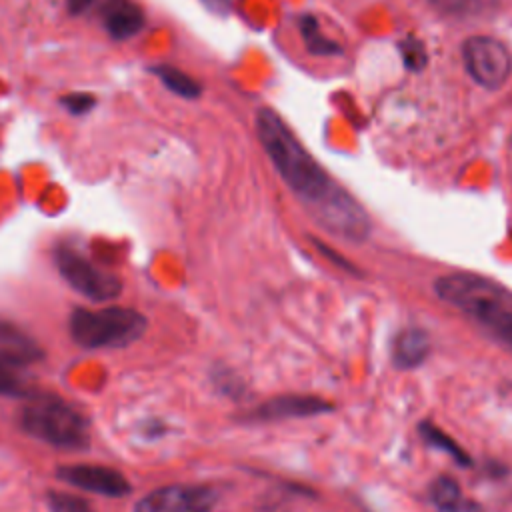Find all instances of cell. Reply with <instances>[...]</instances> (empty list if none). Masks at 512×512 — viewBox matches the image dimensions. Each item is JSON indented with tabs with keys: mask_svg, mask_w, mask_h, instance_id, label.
<instances>
[{
	"mask_svg": "<svg viewBox=\"0 0 512 512\" xmlns=\"http://www.w3.org/2000/svg\"><path fill=\"white\" fill-rule=\"evenodd\" d=\"M332 410L330 402L318 396H304V394H286L270 398L268 402L260 404L252 418L258 422H272V420H288V418H306L318 416Z\"/></svg>",
	"mask_w": 512,
	"mask_h": 512,
	"instance_id": "cell-9",
	"label": "cell"
},
{
	"mask_svg": "<svg viewBox=\"0 0 512 512\" xmlns=\"http://www.w3.org/2000/svg\"><path fill=\"white\" fill-rule=\"evenodd\" d=\"M48 500V508L50 512H94L86 500L74 496V494H68V492H48L46 496Z\"/></svg>",
	"mask_w": 512,
	"mask_h": 512,
	"instance_id": "cell-17",
	"label": "cell"
},
{
	"mask_svg": "<svg viewBox=\"0 0 512 512\" xmlns=\"http://www.w3.org/2000/svg\"><path fill=\"white\" fill-rule=\"evenodd\" d=\"M92 4H94V0H66L68 12H70V14H74V16L84 14Z\"/></svg>",
	"mask_w": 512,
	"mask_h": 512,
	"instance_id": "cell-20",
	"label": "cell"
},
{
	"mask_svg": "<svg viewBox=\"0 0 512 512\" xmlns=\"http://www.w3.org/2000/svg\"><path fill=\"white\" fill-rule=\"evenodd\" d=\"M42 358L40 346L18 326L0 318V362L30 364Z\"/></svg>",
	"mask_w": 512,
	"mask_h": 512,
	"instance_id": "cell-11",
	"label": "cell"
},
{
	"mask_svg": "<svg viewBox=\"0 0 512 512\" xmlns=\"http://www.w3.org/2000/svg\"><path fill=\"white\" fill-rule=\"evenodd\" d=\"M62 106L70 114L82 116V114H88L96 106V98H94V94H88V92H70L62 98Z\"/></svg>",
	"mask_w": 512,
	"mask_h": 512,
	"instance_id": "cell-18",
	"label": "cell"
},
{
	"mask_svg": "<svg viewBox=\"0 0 512 512\" xmlns=\"http://www.w3.org/2000/svg\"><path fill=\"white\" fill-rule=\"evenodd\" d=\"M216 492L208 486L170 484L148 492L134 506V512H210Z\"/></svg>",
	"mask_w": 512,
	"mask_h": 512,
	"instance_id": "cell-7",
	"label": "cell"
},
{
	"mask_svg": "<svg viewBox=\"0 0 512 512\" xmlns=\"http://www.w3.org/2000/svg\"><path fill=\"white\" fill-rule=\"evenodd\" d=\"M434 292L512 348V294L504 286L472 272H452L436 278Z\"/></svg>",
	"mask_w": 512,
	"mask_h": 512,
	"instance_id": "cell-2",
	"label": "cell"
},
{
	"mask_svg": "<svg viewBox=\"0 0 512 512\" xmlns=\"http://www.w3.org/2000/svg\"><path fill=\"white\" fill-rule=\"evenodd\" d=\"M436 10L452 16H478L490 10L496 0H428Z\"/></svg>",
	"mask_w": 512,
	"mask_h": 512,
	"instance_id": "cell-15",
	"label": "cell"
},
{
	"mask_svg": "<svg viewBox=\"0 0 512 512\" xmlns=\"http://www.w3.org/2000/svg\"><path fill=\"white\" fill-rule=\"evenodd\" d=\"M0 394L2 396H20V394H24L22 380L4 362H0Z\"/></svg>",
	"mask_w": 512,
	"mask_h": 512,
	"instance_id": "cell-19",
	"label": "cell"
},
{
	"mask_svg": "<svg viewBox=\"0 0 512 512\" xmlns=\"http://www.w3.org/2000/svg\"><path fill=\"white\" fill-rule=\"evenodd\" d=\"M462 62L470 78L484 90H500L512 74V54L494 36H470L462 44Z\"/></svg>",
	"mask_w": 512,
	"mask_h": 512,
	"instance_id": "cell-5",
	"label": "cell"
},
{
	"mask_svg": "<svg viewBox=\"0 0 512 512\" xmlns=\"http://www.w3.org/2000/svg\"><path fill=\"white\" fill-rule=\"evenodd\" d=\"M70 336L82 348L126 346L140 338L146 330V318L122 306L86 310L76 308L70 316Z\"/></svg>",
	"mask_w": 512,
	"mask_h": 512,
	"instance_id": "cell-4",
	"label": "cell"
},
{
	"mask_svg": "<svg viewBox=\"0 0 512 512\" xmlns=\"http://www.w3.org/2000/svg\"><path fill=\"white\" fill-rule=\"evenodd\" d=\"M152 72L158 76V80L174 94L182 96V98H196L200 94V86L198 82L188 76L186 72H182L180 68H174L170 64H156L152 68Z\"/></svg>",
	"mask_w": 512,
	"mask_h": 512,
	"instance_id": "cell-14",
	"label": "cell"
},
{
	"mask_svg": "<svg viewBox=\"0 0 512 512\" xmlns=\"http://www.w3.org/2000/svg\"><path fill=\"white\" fill-rule=\"evenodd\" d=\"M100 20L110 38L128 40L144 28L146 16L142 6L134 0H104Z\"/></svg>",
	"mask_w": 512,
	"mask_h": 512,
	"instance_id": "cell-10",
	"label": "cell"
},
{
	"mask_svg": "<svg viewBox=\"0 0 512 512\" xmlns=\"http://www.w3.org/2000/svg\"><path fill=\"white\" fill-rule=\"evenodd\" d=\"M420 432H422L424 440H426L428 444H432L434 448H438V450H442V452H448L454 460H458V462H462V464L468 462L466 452L456 444V440H452L448 434H444V432H442L440 428H436L434 424L422 422V424H420Z\"/></svg>",
	"mask_w": 512,
	"mask_h": 512,
	"instance_id": "cell-16",
	"label": "cell"
},
{
	"mask_svg": "<svg viewBox=\"0 0 512 512\" xmlns=\"http://www.w3.org/2000/svg\"><path fill=\"white\" fill-rule=\"evenodd\" d=\"M430 502L440 510V512H462L468 504L464 502L462 490L458 482L450 476H440L430 484L428 490Z\"/></svg>",
	"mask_w": 512,
	"mask_h": 512,
	"instance_id": "cell-13",
	"label": "cell"
},
{
	"mask_svg": "<svg viewBox=\"0 0 512 512\" xmlns=\"http://www.w3.org/2000/svg\"><path fill=\"white\" fill-rule=\"evenodd\" d=\"M256 132L286 186L324 230L348 242L368 238L372 224L366 210L322 170L282 118L268 108L258 110Z\"/></svg>",
	"mask_w": 512,
	"mask_h": 512,
	"instance_id": "cell-1",
	"label": "cell"
},
{
	"mask_svg": "<svg viewBox=\"0 0 512 512\" xmlns=\"http://www.w3.org/2000/svg\"><path fill=\"white\" fill-rule=\"evenodd\" d=\"M430 352L428 334L418 328H406L396 334L392 344V362L398 368H416L420 366Z\"/></svg>",
	"mask_w": 512,
	"mask_h": 512,
	"instance_id": "cell-12",
	"label": "cell"
},
{
	"mask_svg": "<svg viewBox=\"0 0 512 512\" xmlns=\"http://www.w3.org/2000/svg\"><path fill=\"white\" fill-rule=\"evenodd\" d=\"M54 262L62 278L82 296L90 300H112L120 294L122 282L118 276L106 272L104 268L92 264L82 254L74 252L68 246H60L54 254Z\"/></svg>",
	"mask_w": 512,
	"mask_h": 512,
	"instance_id": "cell-6",
	"label": "cell"
},
{
	"mask_svg": "<svg viewBox=\"0 0 512 512\" xmlns=\"http://www.w3.org/2000/svg\"><path fill=\"white\" fill-rule=\"evenodd\" d=\"M62 482L110 498H120L130 492V482L114 468L100 464H68L56 474Z\"/></svg>",
	"mask_w": 512,
	"mask_h": 512,
	"instance_id": "cell-8",
	"label": "cell"
},
{
	"mask_svg": "<svg viewBox=\"0 0 512 512\" xmlns=\"http://www.w3.org/2000/svg\"><path fill=\"white\" fill-rule=\"evenodd\" d=\"M20 426L30 436L66 450L84 448L90 438L86 418L52 394L32 398L20 414Z\"/></svg>",
	"mask_w": 512,
	"mask_h": 512,
	"instance_id": "cell-3",
	"label": "cell"
}]
</instances>
